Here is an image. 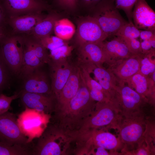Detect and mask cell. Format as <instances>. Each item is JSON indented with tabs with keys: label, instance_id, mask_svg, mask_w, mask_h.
I'll list each match as a JSON object with an SVG mask.
<instances>
[{
	"label": "cell",
	"instance_id": "cb8c5ba5",
	"mask_svg": "<svg viewBox=\"0 0 155 155\" xmlns=\"http://www.w3.org/2000/svg\"><path fill=\"white\" fill-rule=\"evenodd\" d=\"M25 46L22 66L20 74L24 78L44 64L36 56L30 36L25 35Z\"/></svg>",
	"mask_w": 155,
	"mask_h": 155
},
{
	"label": "cell",
	"instance_id": "44dd1931",
	"mask_svg": "<svg viewBox=\"0 0 155 155\" xmlns=\"http://www.w3.org/2000/svg\"><path fill=\"white\" fill-rule=\"evenodd\" d=\"M24 78L22 91L53 95L51 84L49 83L47 76L45 73L40 69V68L36 69Z\"/></svg>",
	"mask_w": 155,
	"mask_h": 155
},
{
	"label": "cell",
	"instance_id": "8fae6325",
	"mask_svg": "<svg viewBox=\"0 0 155 155\" xmlns=\"http://www.w3.org/2000/svg\"><path fill=\"white\" fill-rule=\"evenodd\" d=\"M107 38L96 20L88 16L78 22L75 40L78 46L87 43L101 44Z\"/></svg>",
	"mask_w": 155,
	"mask_h": 155
},
{
	"label": "cell",
	"instance_id": "7bdbcfd3",
	"mask_svg": "<svg viewBox=\"0 0 155 155\" xmlns=\"http://www.w3.org/2000/svg\"><path fill=\"white\" fill-rule=\"evenodd\" d=\"M90 155H111V154L108 150L104 148L98 147L93 150L90 152Z\"/></svg>",
	"mask_w": 155,
	"mask_h": 155
},
{
	"label": "cell",
	"instance_id": "f546056e",
	"mask_svg": "<svg viewBox=\"0 0 155 155\" xmlns=\"http://www.w3.org/2000/svg\"><path fill=\"white\" fill-rule=\"evenodd\" d=\"M140 34V30L136 27L133 22H128L122 26L114 36L123 38L138 39Z\"/></svg>",
	"mask_w": 155,
	"mask_h": 155
},
{
	"label": "cell",
	"instance_id": "ba28073f",
	"mask_svg": "<svg viewBox=\"0 0 155 155\" xmlns=\"http://www.w3.org/2000/svg\"><path fill=\"white\" fill-rule=\"evenodd\" d=\"M17 118L18 125L22 133L30 143L34 139L38 138L48 125L50 115L35 109L25 107Z\"/></svg>",
	"mask_w": 155,
	"mask_h": 155
},
{
	"label": "cell",
	"instance_id": "f6af8a7d",
	"mask_svg": "<svg viewBox=\"0 0 155 155\" xmlns=\"http://www.w3.org/2000/svg\"><path fill=\"white\" fill-rule=\"evenodd\" d=\"M7 26H0V41L10 32Z\"/></svg>",
	"mask_w": 155,
	"mask_h": 155
},
{
	"label": "cell",
	"instance_id": "d590c367",
	"mask_svg": "<svg viewBox=\"0 0 155 155\" xmlns=\"http://www.w3.org/2000/svg\"><path fill=\"white\" fill-rule=\"evenodd\" d=\"M122 38L125 41L130 51L133 54L138 55L143 54L141 49L140 40L137 38Z\"/></svg>",
	"mask_w": 155,
	"mask_h": 155
},
{
	"label": "cell",
	"instance_id": "ac0fdd59",
	"mask_svg": "<svg viewBox=\"0 0 155 155\" xmlns=\"http://www.w3.org/2000/svg\"><path fill=\"white\" fill-rule=\"evenodd\" d=\"M132 17L138 29L155 31V12L146 0H139L136 3Z\"/></svg>",
	"mask_w": 155,
	"mask_h": 155
},
{
	"label": "cell",
	"instance_id": "9a60e30c",
	"mask_svg": "<svg viewBox=\"0 0 155 155\" xmlns=\"http://www.w3.org/2000/svg\"><path fill=\"white\" fill-rule=\"evenodd\" d=\"M114 36L112 40L103 42L101 44L105 63L109 67L135 55L130 51L122 38Z\"/></svg>",
	"mask_w": 155,
	"mask_h": 155
},
{
	"label": "cell",
	"instance_id": "ab89813d",
	"mask_svg": "<svg viewBox=\"0 0 155 155\" xmlns=\"http://www.w3.org/2000/svg\"><path fill=\"white\" fill-rule=\"evenodd\" d=\"M140 41L149 40L155 38V31L139 30Z\"/></svg>",
	"mask_w": 155,
	"mask_h": 155
},
{
	"label": "cell",
	"instance_id": "8d00e7d4",
	"mask_svg": "<svg viewBox=\"0 0 155 155\" xmlns=\"http://www.w3.org/2000/svg\"><path fill=\"white\" fill-rule=\"evenodd\" d=\"M8 68L0 54V93L4 89L8 80Z\"/></svg>",
	"mask_w": 155,
	"mask_h": 155
},
{
	"label": "cell",
	"instance_id": "7a4b0ae2",
	"mask_svg": "<svg viewBox=\"0 0 155 155\" xmlns=\"http://www.w3.org/2000/svg\"><path fill=\"white\" fill-rule=\"evenodd\" d=\"M104 128L90 129L78 131L74 142L75 155H90L98 147L109 151L111 155H122L124 145L120 138Z\"/></svg>",
	"mask_w": 155,
	"mask_h": 155
},
{
	"label": "cell",
	"instance_id": "e575fe53",
	"mask_svg": "<svg viewBox=\"0 0 155 155\" xmlns=\"http://www.w3.org/2000/svg\"><path fill=\"white\" fill-rule=\"evenodd\" d=\"M19 94L20 92L7 96L0 93V115L8 111L12 101L18 98Z\"/></svg>",
	"mask_w": 155,
	"mask_h": 155
},
{
	"label": "cell",
	"instance_id": "83f0119b",
	"mask_svg": "<svg viewBox=\"0 0 155 155\" xmlns=\"http://www.w3.org/2000/svg\"><path fill=\"white\" fill-rule=\"evenodd\" d=\"M32 151L28 147L18 145L11 146L0 141V155H32Z\"/></svg>",
	"mask_w": 155,
	"mask_h": 155
},
{
	"label": "cell",
	"instance_id": "d6a6232c",
	"mask_svg": "<svg viewBox=\"0 0 155 155\" xmlns=\"http://www.w3.org/2000/svg\"><path fill=\"white\" fill-rule=\"evenodd\" d=\"M139 0H114L116 7L125 13L129 22H133L132 14L133 8Z\"/></svg>",
	"mask_w": 155,
	"mask_h": 155
},
{
	"label": "cell",
	"instance_id": "5bb4252c",
	"mask_svg": "<svg viewBox=\"0 0 155 155\" xmlns=\"http://www.w3.org/2000/svg\"><path fill=\"white\" fill-rule=\"evenodd\" d=\"M80 67L85 69L89 73H92L98 81L106 93L110 100L114 102L116 90L121 82L108 69L99 67L90 63L80 64Z\"/></svg>",
	"mask_w": 155,
	"mask_h": 155
},
{
	"label": "cell",
	"instance_id": "bcb514c9",
	"mask_svg": "<svg viewBox=\"0 0 155 155\" xmlns=\"http://www.w3.org/2000/svg\"><path fill=\"white\" fill-rule=\"evenodd\" d=\"M152 76L151 77L153 81L155 82V71L152 74Z\"/></svg>",
	"mask_w": 155,
	"mask_h": 155
},
{
	"label": "cell",
	"instance_id": "6da1fadb",
	"mask_svg": "<svg viewBox=\"0 0 155 155\" xmlns=\"http://www.w3.org/2000/svg\"><path fill=\"white\" fill-rule=\"evenodd\" d=\"M96 102L91 98L81 75L80 87L75 95L63 108L54 113V117L57 121L55 124L67 131L79 130L94 110Z\"/></svg>",
	"mask_w": 155,
	"mask_h": 155
},
{
	"label": "cell",
	"instance_id": "ffe728a7",
	"mask_svg": "<svg viewBox=\"0 0 155 155\" xmlns=\"http://www.w3.org/2000/svg\"><path fill=\"white\" fill-rule=\"evenodd\" d=\"M46 16L41 13L25 14L9 18L7 21L11 33L29 35L37 24Z\"/></svg>",
	"mask_w": 155,
	"mask_h": 155
},
{
	"label": "cell",
	"instance_id": "3957f363",
	"mask_svg": "<svg viewBox=\"0 0 155 155\" xmlns=\"http://www.w3.org/2000/svg\"><path fill=\"white\" fill-rule=\"evenodd\" d=\"M76 134V131L65 130L55 123L48 125L38 138L36 145L32 150V155L69 154Z\"/></svg>",
	"mask_w": 155,
	"mask_h": 155
},
{
	"label": "cell",
	"instance_id": "7c38bea8",
	"mask_svg": "<svg viewBox=\"0 0 155 155\" xmlns=\"http://www.w3.org/2000/svg\"><path fill=\"white\" fill-rule=\"evenodd\" d=\"M9 18L26 14L41 13L51 6L44 0H0Z\"/></svg>",
	"mask_w": 155,
	"mask_h": 155
},
{
	"label": "cell",
	"instance_id": "e0dca14e",
	"mask_svg": "<svg viewBox=\"0 0 155 155\" xmlns=\"http://www.w3.org/2000/svg\"><path fill=\"white\" fill-rule=\"evenodd\" d=\"M19 92V96L25 107L49 115L53 113L55 103V98L53 95L23 91Z\"/></svg>",
	"mask_w": 155,
	"mask_h": 155
},
{
	"label": "cell",
	"instance_id": "52a82bcc",
	"mask_svg": "<svg viewBox=\"0 0 155 155\" xmlns=\"http://www.w3.org/2000/svg\"><path fill=\"white\" fill-rule=\"evenodd\" d=\"M24 34L10 32L0 41V54L8 69L15 74H20L25 46Z\"/></svg>",
	"mask_w": 155,
	"mask_h": 155
},
{
	"label": "cell",
	"instance_id": "836d02e7",
	"mask_svg": "<svg viewBox=\"0 0 155 155\" xmlns=\"http://www.w3.org/2000/svg\"><path fill=\"white\" fill-rule=\"evenodd\" d=\"M73 47L67 43L55 49L50 51L49 56L51 59L57 60L67 58L71 54Z\"/></svg>",
	"mask_w": 155,
	"mask_h": 155
},
{
	"label": "cell",
	"instance_id": "4fadbf2b",
	"mask_svg": "<svg viewBox=\"0 0 155 155\" xmlns=\"http://www.w3.org/2000/svg\"><path fill=\"white\" fill-rule=\"evenodd\" d=\"M49 64L50 67L51 89L55 99L68 80L74 66L69 62L67 58L51 59Z\"/></svg>",
	"mask_w": 155,
	"mask_h": 155
},
{
	"label": "cell",
	"instance_id": "2e32d148",
	"mask_svg": "<svg viewBox=\"0 0 155 155\" xmlns=\"http://www.w3.org/2000/svg\"><path fill=\"white\" fill-rule=\"evenodd\" d=\"M81 79L79 67L74 66L68 80L58 96L55 99L54 113H56L63 108L75 95L80 87Z\"/></svg>",
	"mask_w": 155,
	"mask_h": 155
},
{
	"label": "cell",
	"instance_id": "603a6c76",
	"mask_svg": "<svg viewBox=\"0 0 155 155\" xmlns=\"http://www.w3.org/2000/svg\"><path fill=\"white\" fill-rule=\"evenodd\" d=\"M101 44L87 43L79 46L78 59L80 64L90 63L103 67L104 57Z\"/></svg>",
	"mask_w": 155,
	"mask_h": 155
},
{
	"label": "cell",
	"instance_id": "d4e9b609",
	"mask_svg": "<svg viewBox=\"0 0 155 155\" xmlns=\"http://www.w3.org/2000/svg\"><path fill=\"white\" fill-rule=\"evenodd\" d=\"M59 19V17L57 14L49 13L37 24L28 35L37 40L50 35L53 31L55 22Z\"/></svg>",
	"mask_w": 155,
	"mask_h": 155
},
{
	"label": "cell",
	"instance_id": "4dcf8cb0",
	"mask_svg": "<svg viewBox=\"0 0 155 155\" xmlns=\"http://www.w3.org/2000/svg\"><path fill=\"white\" fill-rule=\"evenodd\" d=\"M28 36L30 37L36 56L44 64H49L51 61V59L49 54L48 53L47 49L37 40L30 36Z\"/></svg>",
	"mask_w": 155,
	"mask_h": 155
},
{
	"label": "cell",
	"instance_id": "5b68a950",
	"mask_svg": "<svg viewBox=\"0 0 155 155\" xmlns=\"http://www.w3.org/2000/svg\"><path fill=\"white\" fill-rule=\"evenodd\" d=\"M121 115L112 101L96 102L93 111L79 130L104 128L117 130Z\"/></svg>",
	"mask_w": 155,
	"mask_h": 155
},
{
	"label": "cell",
	"instance_id": "1f68e13d",
	"mask_svg": "<svg viewBox=\"0 0 155 155\" xmlns=\"http://www.w3.org/2000/svg\"><path fill=\"white\" fill-rule=\"evenodd\" d=\"M36 40L46 49H49L50 51L55 49L67 43L65 40H63L56 36H51V35Z\"/></svg>",
	"mask_w": 155,
	"mask_h": 155
},
{
	"label": "cell",
	"instance_id": "74e56055",
	"mask_svg": "<svg viewBox=\"0 0 155 155\" xmlns=\"http://www.w3.org/2000/svg\"><path fill=\"white\" fill-rule=\"evenodd\" d=\"M53 2L59 7L69 10L76 9L78 5V0H54Z\"/></svg>",
	"mask_w": 155,
	"mask_h": 155
},
{
	"label": "cell",
	"instance_id": "b9f144b4",
	"mask_svg": "<svg viewBox=\"0 0 155 155\" xmlns=\"http://www.w3.org/2000/svg\"><path fill=\"white\" fill-rule=\"evenodd\" d=\"M141 45L143 54L155 50L153 48L150 40L140 41Z\"/></svg>",
	"mask_w": 155,
	"mask_h": 155
},
{
	"label": "cell",
	"instance_id": "8992f818",
	"mask_svg": "<svg viewBox=\"0 0 155 155\" xmlns=\"http://www.w3.org/2000/svg\"><path fill=\"white\" fill-rule=\"evenodd\" d=\"M91 10L93 12L92 16L96 20L107 38L114 36L128 22L116 7L114 0H102Z\"/></svg>",
	"mask_w": 155,
	"mask_h": 155
},
{
	"label": "cell",
	"instance_id": "f35d334b",
	"mask_svg": "<svg viewBox=\"0 0 155 155\" xmlns=\"http://www.w3.org/2000/svg\"><path fill=\"white\" fill-rule=\"evenodd\" d=\"M124 155H153L150 149L144 142L137 149L126 152Z\"/></svg>",
	"mask_w": 155,
	"mask_h": 155
},
{
	"label": "cell",
	"instance_id": "7dc6e473",
	"mask_svg": "<svg viewBox=\"0 0 155 155\" xmlns=\"http://www.w3.org/2000/svg\"><path fill=\"white\" fill-rule=\"evenodd\" d=\"M44 1H45V0H44Z\"/></svg>",
	"mask_w": 155,
	"mask_h": 155
},
{
	"label": "cell",
	"instance_id": "4316f807",
	"mask_svg": "<svg viewBox=\"0 0 155 155\" xmlns=\"http://www.w3.org/2000/svg\"><path fill=\"white\" fill-rule=\"evenodd\" d=\"M154 114L148 118L144 135V141L153 155H155V123Z\"/></svg>",
	"mask_w": 155,
	"mask_h": 155
},
{
	"label": "cell",
	"instance_id": "30bf717a",
	"mask_svg": "<svg viewBox=\"0 0 155 155\" xmlns=\"http://www.w3.org/2000/svg\"><path fill=\"white\" fill-rule=\"evenodd\" d=\"M0 141L11 146L29 147L28 139L22 132L17 118L8 111L0 115Z\"/></svg>",
	"mask_w": 155,
	"mask_h": 155
},
{
	"label": "cell",
	"instance_id": "d6986e66",
	"mask_svg": "<svg viewBox=\"0 0 155 155\" xmlns=\"http://www.w3.org/2000/svg\"><path fill=\"white\" fill-rule=\"evenodd\" d=\"M125 83L155 108V82L151 77L145 75L140 71L126 80Z\"/></svg>",
	"mask_w": 155,
	"mask_h": 155
},
{
	"label": "cell",
	"instance_id": "277c9868",
	"mask_svg": "<svg viewBox=\"0 0 155 155\" xmlns=\"http://www.w3.org/2000/svg\"><path fill=\"white\" fill-rule=\"evenodd\" d=\"M154 111L153 108L150 107L132 115L121 116L117 130L118 136L124 145L123 155L137 149L144 142L147 120Z\"/></svg>",
	"mask_w": 155,
	"mask_h": 155
},
{
	"label": "cell",
	"instance_id": "ee69618b",
	"mask_svg": "<svg viewBox=\"0 0 155 155\" xmlns=\"http://www.w3.org/2000/svg\"><path fill=\"white\" fill-rule=\"evenodd\" d=\"M7 18L0 2V26H7Z\"/></svg>",
	"mask_w": 155,
	"mask_h": 155
},
{
	"label": "cell",
	"instance_id": "f1b7e54d",
	"mask_svg": "<svg viewBox=\"0 0 155 155\" xmlns=\"http://www.w3.org/2000/svg\"><path fill=\"white\" fill-rule=\"evenodd\" d=\"M155 56V50L143 54L141 61L140 72L146 76H150L155 71V59H152Z\"/></svg>",
	"mask_w": 155,
	"mask_h": 155
},
{
	"label": "cell",
	"instance_id": "484cf974",
	"mask_svg": "<svg viewBox=\"0 0 155 155\" xmlns=\"http://www.w3.org/2000/svg\"><path fill=\"white\" fill-rule=\"evenodd\" d=\"M53 31L56 36L66 41L71 39L75 32L73 24L67 18L59 19L55 22Z\"/></svg>",
	"mask_w": 155,
	"mask_h": 155
},
{
	"label": "cell",
	"instance_id": "60d3db41",
	"mask_svg": "<svg viewBox=\"0 0 155 155\" xmlns=\"http://www.w3.org/2000/svg\"><path fill=\"white\" fill-rule=\"evenodd\" d=\"M102 0H78V4L92 9Z\"/></svg>",
	"mask_w": 155,
	"mask_h": 155
},
{
	"label": "cell",
	"instance_id": "9c48e42d",
	"mask_svg": "<svg viewBox=\"0 0 155 155\" xmlns=\"http://www.w3.org/2000/svg\"><path fill=\"white\" fill-rule=\"evenodd\" d=\"M113 102L121 116H124L132 115L152 106L144 98L126 85L124 82H121L117 88Z\"/></svg>",
	"mask_w": 155,
	"mask_h": 155
},
{
	"label": "cell",
	"instance_id": "7402d4cb",
	"mask_svg": "<svg viewBox=\"0 0 155 155\" xmlns=\"http://www.w3.org/2000/svg\"><path fill=\"white\" fill-rule=\"evenodd\" d=\"M142 55H134L109 67L108 69L111 71L120 82L125 83L127 80L140 71L141 61Z\"/></svg>",
	"mask_w": 155,
	"mask_h": 155
}]
</instances>
